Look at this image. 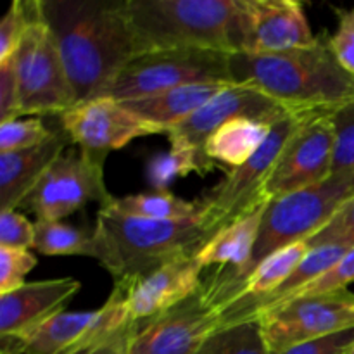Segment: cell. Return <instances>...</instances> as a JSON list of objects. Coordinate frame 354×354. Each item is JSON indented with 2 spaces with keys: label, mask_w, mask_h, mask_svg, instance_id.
<instances>
[{
  "label": "cell",
  "mask_w": 354,
  "mask_h": 354,
  "mask_svg": "<svg viewBox=\"0 0 354 354\" xmlns=\"http://www.w3.org/2000/svg\"><path fill=\"white\" fill-rule=\"evenodd\" d=\"M76 102L102 97L137 55L121 0H40Z\"/></svg>",
  "instance_id": "cell-1"
},
{
  "label": "cell",
  "mask_w": 354,
  "mask_h": 354,
  "mask_svg": "<svg viewBox=\"0 0 354 354\" xmlns=\"http://www.w3.org/2000/svg\"><path fill=\"white\" fill-rule=\"evenodd\" d=\"M232 83L251 85L292 111L332 113L354 99V76L328 45L327 31L310 47L279 54H230Z\"/></svg>",
  "instance_id": "cell-2"
},
{
  "label": "cell",
  "mask_w": 354,
  "mask_h": 354,
  "mask_svg": "<svg viewBox=\"0 0 354 354\" xmlns=\"http://www.w3.org/2000/svg\"><path fill=\"white\" fill-rule=\"evenodd\" d=\"M137 55L168 48L241 54L248 47L245 0H121Z\"/></svg>",
  "instance_id": "cell-3"
},
{
  "label": "cell",
  "mask_w": 354,
  "mask_h": 354,
  "mask_svg": "<svg viewBox=\"0 0 354 354\" xmlns=\"http://www.w3.org/2000/svg\"><path fill=\"white\" fill-rule=\"evenodd\" d=\"M93 259L114 283H124L182 256L197 254L211 239L199 218L147 220L100 207L92 230Z\"/></svg>",
  "instance_id": "cell-4"
},
{
  "label": "cell",
  "mask_w": 354,
  "mask_h": 354,
  "mask_svg": "<svg viewBox=\"0 0 354 354\" xmlns=\"http://www.w3.org/2000/svg\"><path fill=\"white\" fill-rule=\"evenodd\" d=\"M353 196L354 173H349L270 201L248 275L279 249L313 237Z\"/></svg>",
  "instance_id": "cell-5"
},
{
  "label": "cell",
  "mask_w": 354,
  "mask_h": 354,
  "mask_svg": "<svg viewBox=\"0 0 354 354\" xmlns=\"http://www.w3.org/2000/svg\"><path fill=\"white\" fill-rule=\"evenodd\" d=\"M206 82L232 83L230 54L206 48L152 50L135 55L102 97L123 102Z\"/></svg>",
  "instance_id": "cell-6"
},
{
  "label": "cell",
  "mask_w": 354,
  "mask_h": 354,
  "mask_svg": "<svg viewBox=\"0 0 354 354\" xmlns=\"http://www.w3.org/2000/svg\"><path fill=\"white\" fill-rule=\"evenodd\" d=\"M19 86L17 118L61 116L76 104L75 92L47 23L38 14L12 55Z\"/></svg>",
  "instance_id": "cell-7"
},
{
  "label": "cell",
  "mask_w": 354,
  "mask_h": 354,
  "mask_svg": "<svg viewBox=\"0 0 354 354\" xmlns=\"http://www.w3.org/2000/svg\"><path fill=\"white\" fill-rule=\"evenodd\" d=\"M306 111H294L273 127L268 140L261 149L241 168L227 171L225 178L209 194L203 197L201 221L213 237L220 228L232 223L242 214L249 213L261 204L270 203L265 196V185L286 147L287 140L294 133L301 121L308 116Z\"/></svg>",
  "instance_id": "cell-8"
},
{
  "label": "cell",
  "mask_w": 354,
  "mask_h": 354,
  "mask_svg": "<svg viewBox=\"0 0 354 354\" xmlns=\"http://www.w3.org/2000/svg\"><path fill=\"white\" fill-rule=\"evenodd\" d=\"M104 158L68 147L44 173L21 207L45 221H62L88 203L106 207L114 197L104 182Z\"/></svg>",
  "instance_id": "cell-9"
},
{
  "label": "cell",
  "mask_w": 354,
  "mask_h": 354,
  "mask_svg": "<svg viewBox=\"0 0 354 354\" xmlns=\"http://www.w3.org/2000/svg\"><path fill=\"white\" fill-rule=\"evenodd\" d=\"M223 324V308L204 280L203 287L178 306L151 320L135 322L127 354H196Z\"/></svg>",
  "instance_id": "cell-10"
},
{
  "label": "cell",
  "mask_w": 354,
  "mask_h": 354,
  "mask_svg": "<svg viewBox=\"0 0 354 354\" xmlns=\"http://www.w3.org/2000/svg\"><path fill=\"white\" fill-rule=\"evenodd\" d=\"M261 325L270 353L354 330V294L346 290L301 296L265 311Z\"/></svg>",
  "instance_id": "cell-11"
},
{
  "label": "cell",
  "mask_w": 354,
  "mask_h": 354,
  "mask_svg": "<svg viewBox=\"0 0 354 354\" xmlns=\"http://www.w3.org/2000/svg\"><path fill=\"white\" fill-rule=\"evenodd\" d=\"M334 128L330 113H311L294 130L265 185L273 201L324 183L332 176Z\"/></svg>",
  "instance_id": "cell-12"
},
{
  "label": "cell",
  "mask_w": 354,
  "mask_h": 354,
  "mask_svg": "<svg viewBox=\"0 0 354 354\" xmlns=\"http://www.w3.org/2000/svg\"><path fill=\"white\" fill-rule=\"evenodd\" d=\"M57 118L73 145L104 159L111 151L123 149L137 138L165 133L162 128L140 120L123 102L109 97L76 102Z\"/></svg>",
  "instance_id": "cell-13"
},
{
  "label": "cell",
  "mask_w": 354,
  "mask_h": 354,
  "mask_svg": "<svg viewBox=\"0 0 354 354\" xmlns=\"http://www.w3.org/2000/svg\"><path fill=\"white\" fill-rule=\"evenodd\" d=\"M203 272L204 266L197 259V254H190L114 286L123 292L131 322H144L166 313L192 297L203 287Z\"/></svg>",
  "instance_id": "cell-14"
},
{
  "label": "cell",
  "mask_w": 354,
  "mask_h": 354,
  "mask_svg": "<svg viewBox=\"0 0 354 354\" xmlns=\"http://www.w3.org/2000/svg\"><path fill=\"white\" fill-rule=\"evenodd\" d=\"M131 322L124 296L114 286L106 303L95 311H61L19 339H2V354H57L86 335L111 325Z\"/></svg>",
  "instance_id": "cell-15"
},
{
  "label": "cell",
  "mask_w": 354,
  "mask_h": 354,
  "mask_svg": "<svg viewBox=\"0 0 354 354\" xmlns=\"http://www.w3.org/2000/svg\"><path fill=\"white\" fill-rule=\"evenodd\" d=\"M289 113H294V111L287 109L286 106L273 100L261 90L251 85L230 83L209 102L204 104L196 114H192L189 120L169 128L166 131V137L169 138V144L187 145V147H192L194 151L204 154L203 149L207 138L227 121L241 116L277 118L279 120Z\"/></svg>",
  "instance_id": "cell-16"
},
{
  "label": "cell",
  "mask_w": 354,
  "mask_h": 354,
  "mask_svg": "<svg viewBox=\"0 0 354 354\" xmlns=\"http://www.w3.org/2000/svg\"><path fill=\"white\" fill-rule=\"evenodd\" d=\"M248 54H279L310 47L317 35L296 0H245Z\"/></svg>",
  "instance_id": "cell-17"
},
{
  "label": "cell",
  "mask_w": 354,
  "mask_h": 354,
  "mask_svg": "<svg viewBox=\"0 0 354 354\" xmlns=\"http://www.w3.org/2000/svg\"><path fill=\"white\" fill-rule=\"evenodd\" d=\"M78 280L66 279L26 282L19 289L0 296V335L19 339L64 311L66 303L80 292Z\"/></svg>",
  "instance_id": "cell-18"
},
{
  "label": "cell",
  "mask_w": 354,
  "mask_h": 354,
  "mask_svg": "<svg viewBox=\"0 0 354 354\" xmlns=\"http://www.w3.org/2000/svg\"><path fill=\"white\" fill-rule=\"evenodd\" d=\"M71 140L61 127L44 144L14 152H0V211L23 206L44 173L69 147Z\"/></svg>",
  "instance_id": "cell-19"
},
{
  "label": "cell",
  "mask_w": 354,
  "mask_h": 354,
  "mask_svg": "<svg viewBox=\"0 0 354 354\" xmlns=\"http://www.w3.org/2000/svg\"><path fill=\"white\" fill-rule=\"evenodd\" d=\"M228 85L223 82L189 83L142 99L123 100V106L140 120L162 128L166 135L169 128L189 120Z\"/></svg>",
  "instance_id": "cell-20"
},
{
  "label": "cell",
  "mask_w": 354,
  "mask_h": 354,
  "mask_svg": "<svg viewBox=\"0 0 354 354\" xmlns=\"http://www.w3.org/2000/svg\"><path fill=\"white\" fill-rule=\"evenodd\" d=\"M280 120L282 118L241 116L227 121L207 138L204 156L225 171L241 168L265 145Z\"/></svg>",
  "instance_id": "cell-21"
},
{
  "label": "cell",
  "mask_w": 354,
  "mask_h": 354,
  "mask_svg": "<svg viewBox=\"0 0 354 354\" xmlns=\"http://www.w3.org/2000/svg\"><path fill=\"white\" fill-rule=\"evenodd\" d=\"M310 249L308 241L296 242L263 259L234 290L225 306V320L279 289L303 261Z\"/></svg>",
  "instance_id": "cell-22"
},
{
  "label": "cell",
  "mask_w": 354,
  "mask_h": 354,
  "mask_svg": "<svg viewBox=\"0 0 354 354\" xmlns=\"http://www.w3.org/2000/svg\"><path fill=\"white\" fill-rule=\"evenodd\" d=\"M106 207L121 214L147 218V220H189V218H199L203 213L201 201H185L173 196L168 190L114 197Z\"/></svg>",
  "instance_id": "cell-23"
},
{
  "label": "cell",
  "mask_w": 354,
  "mask_h": 354,
  "mask_svg": "<svg viewBox=\"0 0 354 354\" xmlns=\"http://www.w3.org/2000/svg\"><path fill=\"white\" fill-rule=\"evenodd\" d=\"M168 152L154 156L147 165V178L149 183L154 187V190H168V187L176 178L197 173V175H206L218 168L213 161L206 158L201 152L194 151L192 147H187L182 144H169Z\"/></svg>",
  "instance_id": "cell-24"
},
{
  "label": "cell",
  "mask_w": 354,
  "mask_h": 354,
  "mask_svg": "<svg viewBox=\"0 0 354 354\" xmlns=\"http://www.w3.org/2000/svg\"><path fill=\"white\" fill-rule=\"evenodd\" d=\"M33 249L44 256H86L93 258L92 232L64 221H35Z\"/></svg>",
  "instance_id": "cell-25"
},
{
  "label": "cell",
  "mask_w": 354,
  "mask_h": 354,
  "mask_svg": "<svg viewBox=\"0 0 354 354\" xmlns=\"http://www.w3.org/2000/svg\"><path fill=\"white\" fill-rule=\"evenodd\" d=\"M196 354H270L258 320H242L214 330Z\"/></svg>",
  "instance_id": "cell-26"
},
{
  "label": "cell",
  "mask_w": 354,
  "mask_h": 354,
  "mask_svg": "<svg viewBox=\"0 0 354 354\" xmlns=\"http://www.w3.org/2000/svg\"><path fill=\"white\" fill-rule=\"evenodd\" d=\"M38 14V0H14L0 21V62L12 59Z\"/></svg>",
  "instance_id": "cell-27"
},
{
  "label": "cell",
  "mask_w": 354,
  "mask_h": 354,
  "mask_svg": "<svg viewBox=\"0 0 354 354\" xmlns=\"http://www.w3.org/2000/svg\"><path fill=\"white\" fill-rule=\"evenodd\" d=\"M334 128V165L332 175L354 173V99L330 113Z\"/></svg>",
  "instance_id": "cell-28"
},
{
  "label": "cell",
  "mask_w": 354,
  "mask_h": 354,
  "mask_svg": "<svg viewBox=\"0 0 354 354\" xmlns=\"http://www.w3.org/2000/svg\"><path fill=\"white\" fill-rule=\"evenodd\" d=\"M54 130L48 128L41 118H17L0 123V152L37 147L48 140Z\"/></svg>",
  "instance_id": "cell-29"
},
{
  "label": "cell",
  "mask_w": 354,
  "mask_h": 354,
  "mask_svg": "<svg viewBox=\"0 0 354 354\" xmlns=\"http://www.w3.org/2000/svg\"><path fill=\"white\" fill-rule=\"evenodd\" d=\"M133 325L135 322H128L123 325L99 328L57 354H127V344Z\"/></svg>",
  "instance_id": "cell-30"
},
{
  "label": "cell",
  "mask_w": 354,
  "mask_h": 354,
  "mask_svg": "<svg viewBox=\"0 0 354 354\" xmlns=\"http://www.w3.org/2000/svg\"><path fill=\"white\" fill-rule=\"evenodd\" d=\"M311 249L325 248V245H341L346 249H354V196L341 209L330 218L324 228L308 239Z\"/></svg>",
  "instance_id": "cell-31"
},
{
  "label": "cell",
  "mask_w": 354,
  "mask_h": 354,
  "mask_svg": "<svg viewBox=\"0 0 354 354\" xmlns=\"http://www.w3.org/2000/svg\"><path fill=\"white\" fill-rule=\"evenodd\" d=\"M351 283H354V249H349L330 270L315 279L303 289L294 292L287 301L296 299L301 296H315V294H327L337 292V290H346ZM286 301V303H287Z\"/></svg>",
  "instance_id": "cell-32"
},
{
  "label": "cell",
  "mask_w": 354,
  "mask_h": 354,
  "mask_svg": "<svg viewBox=\"0 0 354 354\" xmlns=\"http://www.w3.org/2000/svg\"><path fill=\"white\" fill-rule=\"evenodd\" d=\"M37 263V256L31 251L0 248V296L23 287Z\"/></svg>",
  "instance_id": "cell-33"
},
{
  "label": "cell",
  "mask_w": 354,
  "mask_h": 354,
  "mask_svg": "<svg viewBox=\"0 0 354 354\" xmlns=\"http://www.w3.org/2000/svg\"><path fill=\"white\" fill-rule=\"evenodd\" d=\"M337 28L328 35V45L339 64L354 76V9L334 7Z\"/></svg>",
  "instance_id": "cell-34"
},
{
  "label": "cell",
  "mask_w": 354,
  "mask_h": 354,
  "mask_svg": "<svg viewBox=\"0 0 354 354\" xmlns=\"http://www.w3.org/2000/svg\"><path fill=\"white\" fill-rule=\"evenodd\" d=\"M35 244V223L16 209L0 211V248L31 251Z\"/></svg>",
  "instance_id": "cell-35"
},
{
  "label": "cell",
  "mask_w": 354,
  "mask_h": 354,
  "mask_svg": "<svg viewBox=\"0 0 354 354\" xmlns=\"http://www.w3.org/2000/svg\"><path fill=\"white\" fill-rule=\"evenodd\" d=\"M19 109V86L12 59L0 62V123L17 120Z\"/></svg>",
  "instance_id": "cell-36"
},
{
  "label": "cell",
  "mask_w": 354,
  "mask_h": 354,
  "mask_svg": "<svg viewBox=\"0 0 354 354\" xmlns=\"http://www.w3.org/2000/svg\"><path fill=\"white\" fill-rule=\"evenodd\" d=\"M354 339V330L339 332V334L328 335V337L317 339V341L304 342V344L292 346L283 351L270 354H341L342 349Z\"/></svg>",
  "instance_id": "cell-37"
},
{
  "label": "cell",
  "mask_w": 354,
  "mask_h": 354,
  "mask_svg": "<svg viewBox=\"0 0 354 354\" xmlns=\"http://www.w3.org/2000/svg\"><path fill=\"white\" fill-rule=\"evenodd\" d=\"M341 354H354V339H353L351 342H349L348 346H346L344 349H342Z\"/></svg>",
  "instance_id": "cell-38"
}]
</instances>
